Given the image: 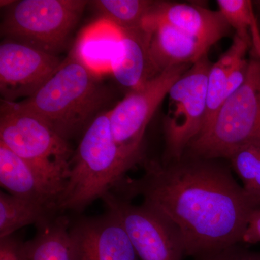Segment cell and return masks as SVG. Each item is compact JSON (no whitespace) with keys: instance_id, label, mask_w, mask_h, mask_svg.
Masks as SVG:
<instances>
[{"instance_id":"1","label":"cell","mask_w":260,"mask_h":260,"mask_svg":"<svg viewBox=\"0 0 260 260\" xmlns=\"http://www.w3.org/2000/svg\"><path fill=\"white\" fill-rule=\"evenodd\" d=\"M144 175L125 178L114 190L126 200L142 197L180 231L186 256L201 260L238 244L256 207L220 159L184 155L145 162Z\"/></svg>"},{"instance_id":"2","label":"cell","mask_w":260,"mask_h":260,"mask_svg":"<svg viewBox=\"0 0 260 260\" xmlns=\"http://www.w3.org/2000/svg\"><path fill=\"white\" fill-rule=\"evenodd\" d=\"M143 160L128 155L116 144L109 111L99 114L84 131L75 150L56 211L80 213L94 200L114 190L125 179L126 173Z\"/></svg>"},{"instance_id":"3","label":"cell","mask_w":260,"mask_h":260,"mask_svg":"<svg viewBox=\"0 0 260 260\" xmlns=\"http://www.w3.org/2000/svg\"><path fill=\"white\" fill-rule=\"evenodd\" d=\"M99 78L70 51L37 93L18 102L69 141L84 133L107 102Z\"/></svg>"},{"instance_id":"4","label":"cell","mask_w":260,"mask_h":260,"mask_svg":"<svg viewBox=\"0 0 260 260\" xmlns=\"http://www.w3.org/2000/svg\"><path fill=\"white\" fill-rule=\"evenodd\" d=\"M0 143L30 165L59 198L75 153L68 140L20 102L1 100Z\"/></svg>"},{"instance_id":"5","label":"cell","mask_w":260,"mask_h":260,"mask_svg":"<svg viewBox=\"0 0 260 260\" xmlns=\"http://www.w3.org/2000/svg\"><path fill=\"white\" fill-rule=\"evenodd\" d=\"M260 145V59L252 54L244 84L222 104L184 155L225 159L242 145Z\"/></svg>"},{"instance_id":"6","label":"cell","mask_w":260,"mask_h":260,"mask_svg":"<svg viewBox=\"0 0 260 260\" xmlns=\"http://www.w3.org/2000/svg\"><path fill=\"white\" fill-rule=\"evenodd\" d=\"M88 3L84 0L15 2L2 23V35L55 54L79 22Z\"/></svg>"},{"instance_id":"7","label":"cell","mask_w":260,"mask_h":260,"mask_svg":"<svg viewBox=\"0 0 260 260\" xmlns=\"http://www.w3.org/2000/svg\"><path fill=\"white\" fill-rule=\"evenodd\" d=\"M208 54L191 65L172 85L164 119L165 153L162 162L179 160L200 135L207 112V86L210 67Z\"/></svg>"},{"instance_id":"8","label":"cell","mask_w":260,"mask_h":260,"mask_svg":"<svg viewBox=\"0 0 260 260\" xmlns=\"http://www.w3.org/2000/svg\"><path fill=\"white\" fill-rule=\"evenodd\" d=\"M102 200L120 220L140 260H183L186 256L180 231L158 210L143 203L134 205L112 191Z\"/></svg>"},{"instance_id":"9","label":"cell","mask_w":260,"mask_h":260,"mask_svg":"<svg viewBox=\"0 0 260 260\" xmlns=\"http://www.w3.org/2000/svg\"><path fill=\"white\" fill-rule=\"evenodd\" d=\"M191 65H180L159 73L143 86L126 93L109 110L113 136L123 151L143 160L147 126L172 85Z\"/></svg>"},{"instance_id":"10","label":"cell","mask_w":260,"mask_h":260,"mask_svg":"<svg viewBox=\"0 0 260 260\" xmlns=\"http://www.w3.org/2000/svg\"><path fill=\"white\" fill-rule=\"evenodd\" d=\"M61 61L55 54L5 39L0 45L1 100L18 102L31 97L54 75Z\"/></svg>"},{"instance_id":"11","label":"cell","mask_w":260,"mask_h":260,"mask_svg":"<svg viewBox=\"0 0 260 260\" xmlns=\"http://www.w3.org/2000/svg\"><path fill=\"white\" fill-rule=\"evenodd\" d=\"M73 260H140L115 214L83 217L70 225Z\"/></svg>"},{"instance_id":"12","label":"cell","mask_w":260,"mask_h":260,"mask_svg":"<svg viewBox=\"0 0 260 260\" xmlns=\"http://www.w3.org/2000/svg\"><path fill=\"white\" fill-rule=\"evenodd\" d=\"M142 28L148 37L149 55L158 73L174 67L194 64L210 49L165 22L146 17Z\"/></svg>"},{"instance_id":"13","label":"cell","mask_w":260,"mask_h":260,"mask_svg":"<svg viewBox=\"0 0 260 260\" xmlns=\"http://www.w3.org/2000/svg\"><path fill=\"white\" fill-rule=\"evenodd\" d=\"M149 18L165 22L210 49L232 28L218 10L186 3L155 1Z\"/></svg>"},{"instance_id":"14","label":"cell","mask_w":260,"mask_h":260,"mask_svg":"<svg viewBox=\"0 0 260 260\" xmlns=\"http://www.w3.org/2000/svg\"><path fill=\"white\" fill-rule=\"evenodd\" d=\"M122 36V29L101 18L82 30L71 52L96 76L112 73V62Z\"/></svg>"},{"instance_id":"15","label":"cell","mask_w":260,"mask_h":260,"mask_svg":"<svg viewBox=\"0 0 260 260\" xmlns=\"http://www.w3.org/2000/svg\"><path fill=\"white\" fill-rule=\"evenodd\" d=\"M112 74L128 92L140 88L159 73L149 55L148 37L143 28L123 30L112 64Z\"/></svg>"},{"instance_id":"16","label":"cell","mask_w":260,"mask_h":260,"mask_svg":"<svg viewBox=\"0 0 260 260\" xmlns=\"http://www.w3.org/2000/svg\"><path fill=\"white\" fill-rule=\"evenodd\" d=\"M0 184L8 194L55 210L58 194L25 160L0 143Z\"/></svg>"},{"instance_id":"17","label":"cell","mask_w":260,"mask_h":260,"mask_svg":"<svg viewBox=\"0 0 260 260\" xmlns=\"http://www.w3.org/2000/svg\"><path fill=\"white\" fill-rule=\"evenodd\" d=\"M70 222L65 217L48 219L37 235L25 242L28 260H73Z\"/></svg>"},{"instance_id":"18","label":"cell","mask_w":260,"mask_h":260,"mask_svg":"<svg viewBox=\"0 0 260 260\" xmlns=\"http://www.w3.org/2000/svg\"><path fill=\"white\" fill-rule=\"evenodd\" d=\"M249 49L247 44L235 36L230 47L210 67L207 86L206 118L201 133L210 125L223 104L228 77L231 70L238 61L246 57Z\"/></svg>"},{"instance_id":"19","label":"cell","mask_w":260,"mask_h":260,"mask_svg":"<svg viewBox=\"0 0 260 260\" xmlns=\"http://www.w3.org/2000/svg\"><path fill=\"white\" fill-rule=\"evenodd\" d=\"M56 212L49 207L30 200L0 192V239L13 235L26 225H39Z\"/></svg>"},{"instance_id":"20","label":"cell","mask_w":260,"mask_h":260,"mask_svg":"<svg viewBox=\"0 0 260 260\" xmlns=\"http://www.w3.org/2000/svg\"><path fill=\"white\" fill-rule=\"evenodd\" d=\"M218 11L226 20L235 36L242 39L260 59V32L253 9L248 0H218Z\"/></svg>"},{"instance_id":"21","label":"cell","mask_w":260,"mask_h":260,"mask_svg":"<svg viewBox=\"0 0 260 260\" xmlns=\"http://www.w3.org/2000/svg\"><path fill=\"white\" fill-rule=\"evenodd\" d=\"M226 160L242 181L249 199L260 208V145L249 143L234 150Z\"/></svg>"},{"instance_id":"22","label":"cell","mask_w":260,"mask_h":260,"mask_svg":"<svg viewBox=\"0 0 260 260\" xmlns=\"http://www.w3.org/2000/svg\"><path fill=\"white\" fill-rule=\"evenodd\" d=\"M92 3L102 18L107 19L122 30H133L142 28L155 1L97 0Z\"/></svg>"},{"instance_id":"23","label":"cell","mask_w":260,"mask_h":260,"mask_svg":"<svg viewBox=\"0 0 260 260\" xmlns=\"http://www.w3.org/2000/svg\"><path fill=\"white\" fill-rule=\"evenodd\" d=\"M0 260H28L25 242L14 234L0 239Z\"/></svg>"},{"instance_id":"24","label":"cell","mask_w":260,"mask_h":260,"mask_svg":"<svg viewBox=\"0 0 260 260\" xmlns=\"http://www.w3.org/2000/svg\"><path fill=\"white\" fill-rule=\"evenodd\" d=\"M249 59L244 57L238 61L233 67L228 77L224 102L233 93H235L245 82L249 70Z\"/></svg>"},{"instance_id":"25","label":"cell","mask_w":260,"mask_h":260,"mask_svg":"<svg viewBox=\"0 0 260 260\" xmlns=\"http://www.w3.org/2000/svg\"><path fill=\"white\" fill-rule=\"evenodd\" d=\"M238 244L201 260H260V251H253Z\"/></svg>"},{"instance_id":"26","label":"cell","mask_w":260,"mask_h":260,"mask_svg":"<svg viewBox=\"0 0 260 260\" xmlns=\"http://www.w3.org/2000/svg\"><path fill=\"white\" fill-rule=\"evenodd\" d=\"M260 243V208L251 213L242 237V244Z\"/></svg>"},{"instance_id":"27","label":"cell","mask_w":260,"mask_h":260,"mask_svg":"<svg viewBox=\"0 0 260 260\" xmlns=\"http://www.w3.org/2000/svg\"><path fill=\"white\" fill-rule=\"evenodd\" d=\"M256 4L258 5V6L259 7V8H260V1H257V2H256Z\"/></svg>"}]
</instances>
